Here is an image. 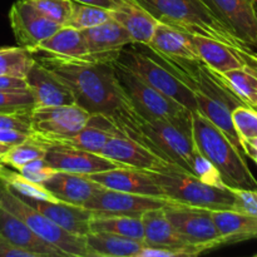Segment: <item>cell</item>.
<instances>
[{"label":"cell","mask_w":257,"mask_h":257,"mask_svg":"<svg viewBox=\"0 0 257 257\" xmlns=\"http://www.w3.org/2000/svg\"><path fill=\"white\" fill-rule=\"evenodd\" d=\"M115 63L132 72L148 85L182 104L191 113L197 112V103L192 90L156 59L146 44L132 43L127 45L122 49Z\"/></svg>","instance_id":"5"},{"label":"cell","mask_w":257,"mask_h":257,"mask_svg":"<svg viewBox=\"0 0 257 257\" xmlns=\"http://www.w3.org/2000/svg\"><path fill=\"white\" fill-rule=\"evenodd\" d=\"M90 114L77 103L57 107L33 108L30 113L32 133L43 136H68L77 133L89 122Z\"/></svg>","instance_id":"12"},{"label":"cell","mask_w":257,"mask_h":257,"mask_svg":"<svg viewBox=\"0 0 257 257\" xmlns=\"http://www.w3.org/2000/svg\"><path fill=\"white\" fill-rule=\"evenodd\" d=\"M255 8H256V12H257V2H256V7Z\"/></svg>","instance_id":"50"},{"label":"cell","mask_w":257,"mask_h":257,"mask_svg":"<svg viewBox=\"0 0 257 257\" xmlns=\"http://www.w3.org/2000/svg\"><path fill=\"white\" fill-rule=\"evenodd\" d=\"M82 34L92 62L115 63L123 48L133 43L128 30L114 19L82 30Z\"/></svg>","instance_id":"15"},{"label":"cell","mask_w":257,"mask_h":257,"mask_svg":"<svg viewBox=\"0 0 257 257\" xmlns=\"http://www.w3.org/2000/svg\"><path fill=\"white\" fill-rule=\"evenodd\" d=\"M20 198H23L28 205L42 212L48 218H50L53 222L59 225L63 230L73 235L85 237L90 232L89 222L93 213L83 206L72 205V203L62 202V201L50 202V201L35 200V198L29 197Z\"/></svg>","instance_id":"20"},{"label":"cell","mask_w":257,"mask_h":257,"mask_svg":"<svg viewBox=\"0 0 257 257\" xmlns=\"http://www.w3.org/2000/svg\"><path fill=\"white\" fill-rule=\"evenodd\" d=\"M37 53L53 55L63 59L89 60V54L82 30L68 25H63L48 39L43 40L33 54Z\"/></svg>","instance_id":"25"},{"label":"cell","mask_w":257,"mask_h":257,"mask_svg":"<svg viewBox=\"0 0 257 257\" xmlns=\"http://www.w3.org/2000/svg\"><path fill=\"white\" fill-rule=\"evenodd\" d=\"M185 256V253L180 250L170 247H158V246L145 245L140 251L137 257H178Z\"/></svg>","instance_id":"42"},{"label":"cell","mask_w":257,"mask_h":257,"mask_svg":"<svg viewBox=\"0 0 257 257\" xmlns=\"http://www.w3.org/2000/svg\"><path fill=\"white\" fill-rule=\"evenodd\" d=\"M171 205H177V202L168 198L136 195L102 187L83 205V207L89 210L93 215L142 216L150 210Z\"/></svg>","instance_id":"9"},{"label":"cell","mask_w":257,"mask_h":257,"mask_svg":"<svg viewBox=\"0 0 257 257\" xmlns=\"http://www.w3.org/2000/svg\"><path fill=\"white\" fill-rule=\"evenodd\" d=\"M0 233L14 246L34 257H67L39 237L27 223L0 206Z\"/></svg>","instance_id":"19"},{"label":"cell","mask_w":257,"mask_h":257,"mask_svg":"<svg viewBox=\"0 0 257 257\" xmlns=\"http://www.w3.org/2000/svg\"><path fill=\"white\" fill-rule=\"evenodd\" d=\"M190 171L201 182L207 183L210 186H215V187H227L217 168L198 151V148L195 155H193Z\"/></svg>","instance_id":"37"},{"label":"cell","mask_w":257,"mask_h":257,"mask_svg":"<svg viewBox=\"0 0 257 257\" xmlns=\"http://www.w3.org/2000/svg\"><path fill=\"white\" fill-rule=\"evenodd\" d=\"M88 177L102 187L109 190L167 198L147 171H140L130 167H115L103 172L93 173Z\"/></svg>","instance_id":"17"},{"label":"cell","mask_w":257,"mask_h":257,"mask_svg":"<svg viewBox=\"0 0 257 257\" xmlns=\"http://www.w3.org/2000/svg\"><path fill=\"white\" fill-rule=\"evenodd\" d=\"M18 172L22 173L28 180L42 185L48 178L52 177L57 172V170L53 168L44 158H38V160H34L32 162L27 163L25 166H23Z\"/></svg>","instance_id":"39"},{"label":"cell","mask_w":257,"mask_h":257,"mask_svg":"<svg viewBox=\"0 0 257 257\" xmlns=\"http://www.w3.org/2000/svg\"><path fill=\"white\" fill-rule=\"evenodd\" d=\"M223 245L257 238V217L235 210L211 211Z\"/></svg>","instance_id":"27"},{"label":"cell","mask_w":257,"mask_h":257,"mask_svg":"<svg viewBox=\"0 0 257 257\" xmlns=\"http://www.w3.org/2000/svg\"><path fill=\"white\" fill-rule=\"evenodd\" d=\"M25 80L34 99V108L57 107L75 103L72 89L37 58L25 75Z\"/></svg>","instance_id":"16"},{"label":"cell","mask_w":257,"mask_h":257,"mask_svg":"<svg viewBox=\"0 0 257 257\" xmlns=\"http://www.w3.org/2000/svg\"><path fill=\"white\" fill-rule=\"evenodd\" d=\"M147 45L160 54L181 59L198 60L190 33L160 20Z\"/></svg>","instance_id":"24"},{"label":"cell","mask_w":257,"mask_h":257,"mask_svg":"<svg viewBox=\"0 0 257 257\" xmlns=\"http://www.w3.org/2000/svg\"><path fill=\"white\" fill-rule=\"evenodd\" d=\"M44 160L57 171L85 176L122 167L99 153L65 147L48 148Z\"/></svg>","instance_id":"18"},{"label":"cell","mask_w":257,"mask_h":257,"mask_svg":"<svg viewBox=\"0 0 257 257\" xmlns=\"http://www.w3.org/2000/svg\"><path fill=\"white\" fill-rule=\"evenodd\" d=\"M248 2H250L251 4L253 5V7H256V2H257V0H248ZM255 9H256V8H255Z\"/></svg>","instance_id":"49"},{"label":"cell","mask_w":257,"mask_h":257,"mask_svg":"<svg viewBox=\"0 0 257 257\" xmlns=\"http://www.w3.org/2000/svg\"><path fill=\"white\" fill-rule=\"evenodd\" d=\"M246 47L257 53V12L248 0H202Z\"/></svg>","instance_id":"13"},{"label":"cell","mask_w":257,"mask_h":257,"mask_svg":"<svg viewBox=\"0 0 257 257\" xmlns=\"http://www.w3.org/2000/svg\"><path fill=\"white\" fill-rule=\"evenodd\" d=\"M255 256H256V257H257V253H256V255H255Z\"/></svg>","instance_id":"51"},{"label":"cell","mask_w":257,"mask_h":257,"mask_svg":"<svg viewBox=\"0 0 257 257\" xmlns=\"http://www.w3.org/2000/svg\"><path fill=\"white\" fill-rule=\"evenodd\" d=\"M37 59L72 89L75 103L90 114L115 119L132 107L115 74L114 63L63 59L48 54Z\"/></svg>","instance_id":"1"},{"label":"cell","mask_w":257,"mask_h":257,"mask_svg":"<svg viewBox=\"0 0 257 257\" xmlns=\"http://www.w3.org/2000/svg\"><path fill=\"white\" fill-rule=\"evenodd\" d=\"M0 257H34L28 251L13 245L8 238L0 233Z\"/></svg>","instance_id":"43"},{"label":"cell","mask_w":257,"mask_h":257,"mask_svg":"<svg viewBox=\"0 0 257 257\" xmlns=\"http://www.w3.org/2000/svg\"><path fill=\"white\" fill-rule=\"evenodd\" d=\"M231 118L240 142L257 137V110L255 108L238 105L232 109Z\"/></svg>","instance_id":"35"},{"label":"cell","mask_w":257,"mask_h":257,"mask_svg":"<svg viewBox=\"0 0 257 257\" xmlns=\"http://www.w3.org/2000/svg\"><path fill=\"white\" fill-rule=\"evenodd\" d=\"M47 148L28 137L27 141L8 148L7 152L0 157V163L19 171L23 166L38 158H44Z\"/></svg>","instance_id":"34"},{"label":"cell","mask_w":257,"mask_h":257,"mask_svg":"<svg viewBox=\"0 0 257 257\" xmlns=\"http://www.w3.org/2000/svg\"><path fill=\"white\" fill-rule=\"evenodd\" d=\"M48 19L59 25H67L72 14L73 0H28Z\"/></svg>","instance_id":"38"},{"label":"cell","mask_w":257,"mask_h":257,"mask_svg":"<svg viewBox=\"0 0 257 257\" xmlns=\"http://www.w3.org/2000/svg\"><path fill=\"white\" fill-rule=\"evenodd\" d=\"M34 62V54L19 45L0 48V75L25 78Z\"/></svg>","instance_id":"32"},{"label":"cell","mask_w":257,"mask_h":257,"mask_svg":"<svg viewBox=\"0 0 257 257\" xmlns=\"http://www.w3.org/2000/svg\"><path fill=\"white\" fill-rule=\"evenodd\" d=\"M166 215L196 256L222 246V238L210 210L177 203L165 207Z\"/></svg>","instance_id":"7"},{"label":"cell","mask_w":257,"mask_h":257,"mask_svg":"<svg viewBox=\"0 0 257 257\" xmlns=\"http://www.w3.org/2000/svg\"><path fill=\"white\" fill-rule=\"evenodd\" d=\"M34 99L29 89H0V112H30Z\"/></svg>","instance_id":"36"},{"label":"cell","mask_w":257,"mask_h":257,"mask_svg":"<svg viewBox=\"0 0 257 257\" xmlns=\"http://www.w3.org/2000/svg\"><path fill=\"white\" fill-rule=\"evenodd\" d=\"M235 196V208L238 212L257 217V190L230 187Z\"/></svg>","instance_id":"40"},{"label":"cell","mask_w":257,"mask_h":257,"mask_svg":"<svg viewBox=\"0 0 257 257\" xmlns=\"http://www.w3.org/2000/svg\"><path fill=\"white\" fill-rule=\"evenodd\" d=\"M73 2L94 5V7L105 8V9H109V10H114L115 7H117V3H115V0H73Z\"/></svg>","instance_id":"48"},{"label":"cell","mask_w":257,"mask_h":257,"mask_svg":"<svg viewBox=\"0 0 257 257\" xmlns=\"http://www.w3.org/2000/svg\"><path fill=\"white\" fill-rule=\"evenodd\" d=\"M198 59L217 73L242 68L243 63L235 48L213 38L191 34ZM238 48V47H237Z\"/></svg>","instance_id":"26"},{"label":"cell","mask_w":257,"mask_h":257,"mask_svg":"<svg viewBox=\"0 0 257 257\" xmlns=\"http://www.w3.org/2000/svg\"><path fill=\"white\" fill-rule=\"evenodd\" d=\"M225 84L248 107H257V77L247 68L218 73Z\"/></svg>","instance_id":"31"},{"label":"cell","mask_w":257,"mask_h":257,"mask_svg":"<svg viewBox=\"0 0 257 257\" xmlns=\"http://www.w3.org/2000/svg\"><path fill=\"white\" fill-rule=\"evenodd\" d=\"M241 151L245 156L253 161L257 165V137L250 138V140L241 141Z\"/></svg>","instance_id":"47"},{"label":"cell","mask_w":257,"mask_h":257,"mask_svg":"<svg viewBox=\"0 0 257 257\" xmlns=\"http://www.w3.org/2000/svg\"><path fill=\"white\" fill-rule=\"evenodd\" d=\"M58 201L83 206L102 186L85 175L57 171L52 177L42 183Z\"/></svg>","instance_id":"22"},{"label":"cell","mask_w":257,"mask_h":257,"mask_svg":"<svg viewBox=\"0 0 257 257\" xmlns=\"http://www.w3.org/2000/svg\"><path fill=\"white\" fill-rule=\"evenodd\" d=\"M160 22L177 27L190 34L203 35L233 48L246 47L202 0H136ZM248 48V47H247Z\"/></svg>","instance_id":"3"},{"label":"cell","mask_w":257,"mask_h":257,"mask_svg":"<svg viewBox=\"0 0 257 257\" xmlns=\"http://www.w3.org/2000/svg\"><path fill=\"white\" fill-rule=\"evenodd\" d=\"M118 131L114 122L109 117L103 114H92L89 122L77 133L68 136H43L37 133H30V140L35 141L43 147H65L75 150L89 151L93 153H99Z\"/></svg>","instance_id":"10"},{"label":"cell","mask_w":257,"mask_h":257,"mask_svg":"<svg viewBox=\"0 0 257 257\" xmlns=\"http://www.w3.org/2000/svg\"><path fill=\"white\" fill-rule=\"evenodd\" d=\"M90 232H108L143 242V222L141 216L93 215Z\"/></svg>","instance_id":"29"},{"label":"cell","mask_w":257,"mask_h":257,"mask_svg":"<svg viewBox=\"0 0 257 257\" xmlns=\"http://www.w3.org/2000/svg\"><path fill=\"white\" fill-rule=\"evenodd\" d=\"M192 132L198 151L213 163L228 187L257 190V180L243 153L201 113H192Z\"/></svg>","instance_id":"2"},{"label":"cell","mask_w":257,"mask_h":257,"mask_svg":"<svg viewBox=\"0 0 257 257\" xmlns=\"http://www.w3.org/2000/svg\"><path fill=\"white\" fill-rule=\"evenodd\" d=\"M0 89H28L25 78L0 75Z\"/></svg>","instance_id":"46"},{"label":"cell","mask_w":257,"mask_h":257,"mask_svg":"<svg viewBox=\"0 0 257 257\" xmlns=\"http://www.w3.org/2000/svg\"><path fill=\"white\" fill-rule=\"evenodd\" d=\"M0 182L4 183L20 197H29L35 200L50 201V202L58 201L44 186L28 180L17 170H10V167L2 163H0Z\"/></svg>","instance_id":"30"},{"label":"cell","mask_w":257,"mask_h":257,"mask_svg":"<svg viewBox=\"0 0 257 257\" xmlns=\"http://www.w3.org/2000/svg\"><path fill=\"white\" fill-rule=\"evenodd\" d=\"M30 112H0V130H15L30 135Z\"/></svg>","instance_id":"41"},{"label":"cell","mask_w":257,"mask_h":257,"mask_svg":"<svg viewBox=\"0 0 257 257\" xmlns=\"http://www.w3.org/2000/svg\"><path fill=\"white\" fill-rule=\"evenodd\" d=\"M100 155L118 163L122 167L135 168L140 171H158L172 165L138 141L117 132L105 143ZM175 165V163H173Z\"/></svg>","instance_id":"14"},{"label":"cell","mask_w":257,"mask_h":257,"mask_svg":"<svg viewBox=\"0 0 257 257\" xmlns=\"http://www.w3.org/2000/svg\"><path fill=\"white\" fill-rule=\"evenodd\" d=\"M28 137H29L28 133L20 132V131L0 130V143L9 146V147L24 142L28 140Z\"/></svg>","instance_id":"45"},{"label":"cell","mask_w":257,"mask_h":257,"mask_svg":"<svg viewBox=\"0 0 257 257\" xmlns=\"http://www.w3.org/2000/svg\"><path fill=\"white\" fill-rule=\"evenodd\" d=\"M84 238L89 257H137L145 246L142 241L108 232H89Z\"/></svg>","instance_id":"28"},{"label":"cell","mask_w":257,"mask_h":257,"mask_svg":"<svg viewBox=\"0 0 257 257\" xmlns=\"http://www.w3.org/2000/svg\"><path fill=\"white\" fill-rule=\"evenodd\" d=\"M117 7L112 10V18L128 30L133 43L148 44L158 20L141 7L136 0H115Z\"/></svg>","instance_id":"23"},{"label":"cell","mask_w":257,"mask_h":257,"mask_svg":"<svg viewBox=\"0 0 257 257\" xmlns=\"http://www.w3.org/2000/svg\"><path fill=\"white\" fill-rule=\"evenodd\" d=\"M141 217L143 222L145 245L175 248L182 251L185 256H196L195 251L181 238L171 221L168 220L165 207L147 211Z\"/></svg>","instance_id":"21"},{"label":"cell","mask_w":257,"mask_h":257,"mask_svg":"<svg viewBox=\"0 0 257 257\" xmlns=\"http://www.w3.org/2000/svg\"><path fill=\"white\" fill-rule=\"evenodd\" d=\"M114 65L120 85L141 117L146 119H168L191 114L187 108L148 85L122 65L118 63H114Z\"/></svg>","instance_id":"8"},{"label":"cell","mask_w":257,"mask_h":257,"mask_svg":"<svg viewBox=\"0 0 257 257\" xmlns=\"http://www.w3.org/2000/svg\"><path fill=\"white\" fill-rule=\"evenodd\" d=\"M165 196L181 205L206 210H233L235 196L230 187H215L203 183L193 173L178 165H168L158 171H147Z\"/></svg>","instance_id":"4"},{"label":"cell","mask_w":257,"mask_h":257,"mask_svg":"<svg viewBox=\"0 0 257 257\" xmlns=\"http://www.w3.org/2000/svg\"><path fill=\"white\" fill-rule=\"evenodd\" d=\"M0 206L24 221L42 240L62 251L65 256L89 257L85 238L63 230L59 225L28 205L17 193L0 182Z\"/></svg>","instance_id":"6"},{"label":"cell","mask_w":257,"mask_h":257,"mask_svg":"<svg viewBox=\"0 0 257 257\" xmlns=\"http://www.w3.org/2000/svg\"><path fill=\"white\" fill-rule=\"evenodd\" d=\"M236 53L238 54V57L241 58L243 63V67L250 69L251 72L257 77V53L255 50L250 49L247 47H238L235 48ZM257 110V107H256Z\"/></svg>","instance_id":"44"},{"label":"cell","mask_w":257,"mask_h":257,"mask_svg":"<svg viewBox=\"0 0 257 257\" xmlns=\"http://www.w3.org/2000/svg\"><path fill=\"white\" fill-rule=\"evenodd\" d=\"M112 18V10L105 8L94 7V5L83 4V3L73 2L72 14L68 20V27L75 28L78 30L89 29L98 27L103 23L109 22Z\"/></svg>","instance_id":"33"},{"label":"cell","mask_w":257,"mask_h":257,"mask_svg":"<svg viewBox=\"0 0 257 257\" xmlns=\"http://www.w3.org/2000/svg\"><path fill=\"white\" fill-rule=\"evenodd\" d=\"M9 22L18 45L34 53L43 40L62 25L48 19L28 0H18L9 10Z\"/></svg>","instance_id":"11"}]
</instances>
